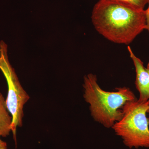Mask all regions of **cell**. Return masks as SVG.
Returning <instances> with one entry per match:
<instances>
[{"mask_svg":"<svg viewBox=\"0 0 149 149\" xmlns=\"http://www.w3.org/2000/svg\"><path fill=\"white\" fill-rule=\"evenodd\" d=\"M146 69L147 71H148V72L149 73V62L148 65H147V68H146Z\"/></svg>","mask_w":149,"mask_h":149,"instance_id":"30bf717a","label":"cell"},{"mask_svg":"<svg viewBox=\"0 0 149 149\" xmlns=\"http://www.w3.org/2000/svg\"><path fill=\"white\" fill-rule=\"evenodd\" d=\"M12 117L10 113L6 99L0 93V138L6 137L12 132Z\"/></svg>","mask_w":149,"mask_h":149,"instance_id":"8992f818","label":"cell"},{"mask_svg":"<svg viewBox=\"0 0 149 149\" xmlns=\"http://www.w3.org/2000/svg\"><path fill=\"white\" fill-rule=\"evenodd\" d=\"M147 113H148L149 114V104L148 108V110H147Z\"/></svg>","mask_w":149,"mask_h":149,"instance_id":"8fae6325","label":"cell"},{"mask_svg":"<svg viewBox=\"0 0 149 149\" xmlns=\"http://www.w3.org/2000/svg\"><path fill=\"white\" fill-rule=\"evenodd\" d=\"M137 8L140 9L144 10L145 6L148 4L149 0H117Z\"/></svg>","mask_w":149,"mask_h":149,"instance_id":"52a82bcc","label":"cell"},{"mask_svg":"<svg viewBox=\"0 0 149 149\" xmlns=\"http://www.w3.org/2000/svg\"><path fill=\"white\" fill-rule=\"evenodd\" d=\"M0 149H8L7 144L0 138Z\"/></svg>","mask_w":149,"mask_h":149,"instance_id":"9c48e42d","label":"cell"},{"mask_svg":"<svg viewBox=\"0 0 149 149\" xmlns=\"http://www.w3.org/2000/svg\"><path fill=\"white\" fill-rule=\"evenodd\" d=\"M83 97L90 106L94 120L107 128H112L122 117L123 108L127 102L136 100L129 88H118L115 92L102 89L95 74L89 73L84 77Z\"/></svg>","mask_w":149,"mask_h":149,"instance_id":"7a4b0ae2","label":"cell"},{"mask_svg":"<svg viewBox=\"0 0 149 149\" xmlns=\"http://www.w3.org/2000/svg\"><path fill=\"white\" fill-rule=\"evenodd\" d=\"M149 100H136L127 102L123 108V116L112 128L132 148H149V118L147 117Z\"/></svg>","mask_w":149,"mask_h":149,"instance_id":"3957f363","label":"cell"},{"mask_svg":"<svg viewBox=\"0 0 149 149\" xmlns=\"http://www.w3.org/2000/svg\"><path fill=\"white\" fill-rule=\"evenodd\" d=\"M8 47L3 41L0 42V70L5 77L8 92L6 103L12 117L11 129L14 139L16 143V131L17 127L23 124L24 107L30 97L24 91L19 82L15 70L9 61Z\"/></svg>","mask_w":149,"mask_h":149,"instance_id":"277c9868","label":"cell"},{"mask_svg":"<svg viewBox=\"0 0 149 149\" xmlns=\"http://www.w3.org/2000/svg\"><path fill=\"white\" fill-rule=\"evenodd\" d=\"M148 7L145 10L146 15V29L148 30L149 34V0L148 2Z\"/></svg>","mask_w":149,"mask_h":149,"instance_id":"ba28073f","label":"cell"},{"mask_svg":"<svg viewBox=\"0 0 149 149\" xmlns=\"http://www.w3.org/2000/svg\"><path fill=\"white\" fill-rule=\"evenodd\" d=\"M91 18L99 34L116 44L129 45L146 29L145 10L117 0H99Z\"/></svg>","mask_w":149,"mask_h":149,"instance_id":"6da1fadb","label":"cell"},{"mask_svg":"<svg viewBox=\"0 0 149 149\" xmlns=\"http://www.w3.org/2000/svg\"><path fill=\"white\" fill-rule=\"evenodd\" d=\"M128 50L136 70L135 84L139 93L138 100L141 102L148 101L149 100V73L144 67L143 62L135 55L129 46Z\"/></svg>","mask_w":149,"mask_h":149,"instance_id":"5b68a950","label":"cell"}]
</instances>
